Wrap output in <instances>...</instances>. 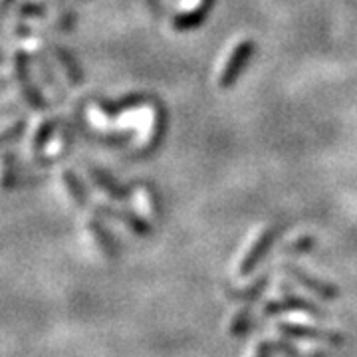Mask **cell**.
I'll return each instance as SVG.
<instances>
[{
	"mask_svg": "<svg viewBox=\"0 0 357 357\" xmlns=\"http://www.w3.org/2000/svg\"><path fill=\"white\" fill-rule=\"evenodd\" d=\"M268 284H270V274H262V276H258L248 288H241V290H229V298L230 300H234V302H243V304H255L258 302L260 298H262V294L268 288Z\"/></svg>",
	"mask_w": 357,
	"mask_h": 357,
	"instance_id": "obj_5",
	"label": "cell"
},
{
	"mask_svg": "<svg viewBox=\"0 0 357 357\" xmlns=\"http://www.w3.org/2000/svg\"><path fill=\"white\" fill-rule=\"evenodd\" d=\"M91 232H93L96 241L100 244V248H102L103 252L109 256V258H115V256L119 255V246H117L115 238L112 236V232L105 229L103 225L93 220V222H91Z\"/></svg>",
	"mask_w": 357,
	"mask_h": 357,
	"instance_id": "obj_7",
	"label": "cell"
},
{
	"mask_svg": "<svg viewBox=\"0 0 357 357\" xmlns=\"http://www.w3.org/2000/svg\"><path fill=\"white\" fill-rule=\"evenodd\" d=\"M278 332L286 337V340H294V342H318V344H330V345H345V335L337 332H330V330H319V328H312L306 324H290V321H282L276 326Z\"/></svg>",
	"mask_w": 357,
	"mask_h": 357,
	"instance_id": "obj_2",
	"label": "cell"
},
{
	"mask_svg": "<svg viewBox=\"0 0 357 357\" xmlns=\"http://www.w3.org/2000/svg\"><path fill=\"white\" fill-rule=\"evenodd\" d=\"M300 357H335L330 351H321V349H312V351H307V354H302Z\"/></svg>",
	"mask_w": 357,
	"mask_h": 357,
	"instance_id": "obj_11",
	"label": "cell"
},
{
	"mask_svg": "<svg viewBox=\"0 0 357 357\" xmlns=\"http://www.w3.org/2000/svg\"><path fill=\"white\" fill-rule=\"evenodd\" d=\"M288 312H300V314H307V316H314V318H326V314L319 310L314 302H310L304 296H298V294H286L282 300H272L264 306L262 316L264 318H274V316H280V314H288Z\"/></svg>",
	"mask_w": 357,
	"mask_h": 357,
	"instance_id": "obj_3",
	"label": "cell"
},
{
	"mask_svg": "<svg viewBox=\"0 0 357 357\" xmlns=\"http://www.w3.org/2000/svg\"><path fill=\"white\" fill-rule=\"evenodd\" d=\"M115 217L119 218L126 227H128L131 232H135L137 236H149L151 234V227L143 220L137 215H133V213H112Z\"/></svg>",
	"mask_w": 357,
	"mask_h": 357,
	"instance_id": "obj_8",
	"label": "cell"
},
{
	"mask_svg": "<svg viewBox=\"0 0 357 357\" xmlns=\"http://www.w3.org/2000/svg\"><path fill=\"white\" fill-rule=\"evenodd\" d=\"M282 232H284V225L276 222V225L266 227V229L258 234V238H256L255 243H252V246L248 248V252L244 255L243 262H241V266H238V276H241V278L250 276L256 268L260 266V262H262L268 256V252L272 250V246H274V243L280 238Z\"/></svg>",
	"mask_w": 357,
	"mask_h": 357,
	"instance_id": "obj_1",
	"label": "cell"
},
{
	"mask_svg": "<svg viewBox=\"0 0 357 357\" xmlns=\"http://www.w3.org/2000/svg\"><path fill=\"white\" fill-rule=\"evenodd\" d=\"M274 349H276V344L272 340H262L256 345L255 357H274Z\"/></svg>",
	"mask_w": 357,
	"mask_h": 357,
	"instance_id": "obj_10",
	"label": "cell"
},
{
	"mask_svg": "<svg viewBox=\"0 0 357 357\" xmlns=\"http://www.w3.org/2000/svg\"><path fill=\"white\" fill-rule=\"evenodd\" d=\"M255 328V318H252V307L246 306L243 310H238L234 314V318L230 319L229 324V335L234 337V340H241V337H246L248 333L252 332Z\"/></svg>",
	"mask_w": 357,
	"mask_h": 357,
	"instance_id": "obj_6",
	"label": "cell"
},
{
	"mask_svg": "<svg viewBox=\"0 0 357 357\" xmlns=\"http://www.w3.org/2000/svg\"><path fill=\"white\" fill-rule=\"evenodd\" d=\"M286 272L292 276L294 280L298 282L302 288H306L307 292L316 294L318 298L321 300H326V302H332V300H337L340 296H342V290L332 284V282H326L318 278V276H314V274H310L306 272L304 268H298V266H286Z\"/></svg>",
	"mask_w": 357,
	"mask_h": 357,
	"instance_id": "obj_4",
	"label": "cell"
},
{
	"mask_svg": "<svg viewBox=\"0 0 357 357\" xmlns=\"http://www.w3.org/2000/svg\"><path fill=\"white\" fill-rule=\"evenodd\" d=\"M314 246H316V238H314V236H300V238H296L294 243L288 244V246L284 248V252L294 256L307 255V252L314 250Z\"/></svg>",
	"mask_w": 357,
	"mask_h": 357,
	"instance_id": "obj_9",
	"label": "cell"
}]
</instances>
